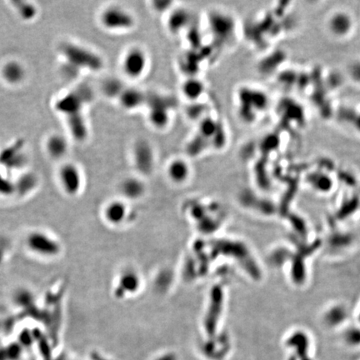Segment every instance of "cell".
<instances>
[{"label":"cell","instance_id":"obj_19","mask_svg":"<svg viewBox=\"0 0 360 360\" xmlns=\"http://www.w3.org/2000/svg\"><path fill=\"white\" fill-rule=\"evenodd\" d=\"M16 190L15 183L0 174V197H7Z\"/></svg>","mask_w":360,"mask_h":360},{"label":"cell","instance_id":"obj_21","mask_svg":"<svg viewBox=\"0 0 360 360\" xmlns=\"http://www.w3.org/2000/svg\"><path fill=\"white\" fill-rule=\"evenodd\" d=\"M176 360L175 358L171 356V355H167V356H164V357L159 358V360Z\"/></svg>","mask_w":360,"mask_h":360},{"label":"cell","instance_id":"obj_15","mask_svg":"<svg viewBox=\"0 0 360 360\" xmlns=\"http://www.w3.org/2000/svg\"><path fill=\"white\" fill-rule=\"evenodd\" d=\"M47 150L54 158H61L67 153L68 144L65 138L60 135H53L47 142Z\"/></svg>","mask_w":360,"mask_h":360},{"label":"cell","instance_id":"obj_18","mask_svg":"<svg viewBox=\"0 0 360 360\" xmlns=\"http://www.w3.org/2000/svg\"><path fill=\"white\" fill-rule=\"evenodd\" d=\"M15 7L18 13L24 19H32L36 15V8L31 3L18 2L16 3Z\"/></svg>","mask_w":360,"mask_h":360},{"label":"cell","instance_id":"obj_4","mask_svg":"<svg viewBox=\"0 0 360 360\" xmlns=\"http://www.w3.org/2000/svg\"><path fill=\"white\" fill-rule=\"evenodd\" d=\"M25 245L33 254L42 258H55L61 251L60 242L40 230L29 233L25 240Z\"/></svg>","mask_w":360,"mask_h":360},{"label":"cell","instance_id":"obj_20","mask_svg":"<svg viewBox=\"0 0 360 360\" xmlns=\"http://www.w3.org/2000/svg\"><path fill=\"white\" fill-rule=\"evenodd\" d=\"M345 339L350 345H360V330H351L345 335Z\"/></svg>","mask_w":360,"mask_h":360},{"label":"cell","instance_id":"obj_6","mask_svg":"<svg viewBox=\"0 0 360 360\" xmlns=\"http://www.w3.org/2000/svg\"><path fill=\"white\" fill-rule=\"evenodd\" d=\"M84 106V99L79 92H69L58 99L55 103V109L62 115L69 116L82 113Z\"/></svg>","mask_w":360,"mask_h":360},{"label":"cell","instance_id":"obj_5","mask_svg":"<svg viewBox=\"0 0 360 360\" xmlns=\"http://www.w3.org/2000/svg\"><path fill=\"white\" fill-rule=\"evenodd\" d=\"M60 184L69 196H75L82 188V174L78 166L73 164H66L60 169L59 173Z\"/></svg>","mask_w":360,"mask_h":360},{"label":"cell","instance_id":"obj_12","mask_svg":"<svg viewBox=\"0 0 360 360\" xmlns=\"http://www.w3.org/2000/svg\"><path fill=\"white\" fill-rule=\"evenodd\" d=\"M167 14H169L168 28L170 32L175 34H177L178 32L183 29L190 19V14L183 8H175L174 7L172 10H170Z\"/></svg>","mask_w":360,"mask_h":360},{"label":"cell","instance_id":"obj_10","mask_svg":"<svg viewBox=\"0 0 360 360\" xmlns=\"http://www.w3.org/2000/svg\"><path fill=\"white\" fill-rule=\"evenodd\" d=\"M25 162L22 142H16L0 152V164L7 168H18Z\"/></svg>","mask_w":360,"mask_h":360},{"label":"cell","instance_id":"obj_2","mask_svg":"<svg viewBox=\"0 0 360 360\" xmlns=\"http://www.w3.org/2000/svg\"><path fill=\"white\" fill-rule=\"evenodd\" d=\"M101 26L109 32L124 33L134 29L137 24L135 16L129 9L120 5H110L99 14Z\"/></svg>","mask_w":360,"mask_h":360},{"label":"cell","instance_id":"obj_14","mask_svg":"<svg viewBox=\"0 0 360 360\" xmlns=\"http://www.w3.org/2000/svg\"><path fill=\"white\" fill-rule=\"evenodd\" d=\"M67 122L71 135L73 136L76 140L80 141L86 138L88 133L87 123L82 113L67 116Z\"/></svg>","mask_w":360,"mask_h":360},{"label":"cell","instance_id":"obj_8","mask_svg":"<svg viewBox=\"0 0 360 360\" xmlns=\"http://www.w3.org/2000/svg\"><path fill=\"white\" fill-rule=\"evenodd\" d=\"M166 173L173 182L183 183L190 176V164L184 158L175 157L168 163Z\"/></svg>","mask_w":360,"mask_h":360},{"label":"cell","instance_id":"obj_3","mask_svg":"<svg viewBox=\"0 0 360 360\" xmlns=\"http://www.w3.org/2000/svg\"><path fill=\"white\" fill-rule=\"evenodd\" d=\"M62 55L68 67L72 69L99 71L102 68L103 60L96 53L75 44H65L62 47Z\"/></svg>","mask_w":360,"mask_h":360},{"label":"cell","instance_id":"obj_16","mask_svg":"<svg viewBox=\"0 0 360 360\" xmlns=\"http://www.w3.org/2000/svg\"><path fill=\"white\" fill-rule=\"evenodd\" d=\"M123 205L117 202H113L109 204L105 209V219L111 224H118L121 222L123 216Z\"/></svg>","mask_w":360,"mask_h":360},{"label":"cell","instance_id":"obj_7","mask_svg":"<svg viewBox=\"0 0 360 360\" xmlns=\"http://www.w3.org/2000/svg\"><path fill=\"white\" fill-rule=\"evenodd\" d=\"M118 101L123 110L132 111L147 104V95L140 89L135 88L123 89L118 96Z\"/></svg>","mask_w":360,"mask_h":360},{"label":"cell","instance_id":"obj_17","mask_svg":"<svg viewBox=\"0 0 360 360\" xmlns=\"http://www.w3.org/2000/svg\"><path fill=\"white\" fill-rule=\"evenodd\" d=\"M350 19L345 15L335 16L331 22V28L335 33H345L350 27Z\"/></svg>","mask_w":360,"mask_h":360},{"label":"cell","instance_id":"obj_11","mask_svg":"<svg viewBox=\"0 0 360 360\" xmlns=\"http://www.w3.org/2000/svg\"><path fill=\"white\" fill-rule=\"evenodd\" d=\"M148 120L153 128L157 129L165 128L169 125L170 121V111L165 105L156 104L149 110Z\"/></svg>","mask_w":360,"mask_h":360},{"label":"cell","instance_id":"obj_9","mask_svg":"<svg viewBox=\"0 0 360 360\" xmlns=\"http://www.w3.org/2000/svg\"><path fill=\"white\" fill-rule=\"evenodd\" d=\"M207 91V87L201 79L195 77L186 78L180 87V92L186 101L195 103L199 101Z\"/></svg>","mask_w":360,"mask_h":360},{"label":"cell","instance_id":"obj_13","mask_svg":"<svg viewBox=\"0 0 360 360\" xmlns=\"http://www.w3.org/2000/svg\"><path fill=\"white\" fill-rule=\"evenodd\" d=\"M2 76L7 83L16 85L24 80L25 70L20 63L16 61H11L3 66Z\"/></svg>","mask_w":360,"mask_h":360},{"label":"cell","instance_id":"obj_1","mask_svg":"<svg viewBox=\"0 0 360 360\" xmlns=\"http://www.w3.org/2000/svg\"><path fill=\"white\" fill-rule=\"evenodd\" d=\"M150 58L147 50L140 45L126 49L120 60V69L128 80L138 81L149 72Z\"/></svg>","mask_w":360,"mask_h":360}]
</instances>
